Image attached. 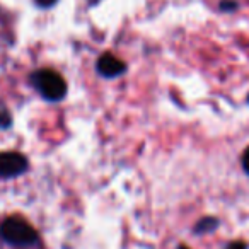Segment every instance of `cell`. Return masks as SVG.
Segmentation results:
<instances>
[{"label": "cell", "mask_w": 249, "mask_h": 249, "mask_svg": "<svg viewBox=\"0 0 249 249\" xmlns=\"http://www.w3.org/2000/svg\"><path fill=\"white\" fill-rule=\"evenodd\" d=\"M28 159L19 152H0V178L11 179L28 171Z\"/></svg>", "instance_id": "3957f363"}, {"label": "cell", "mask_w": 249, "mask_h": 249, "mask_svg": "<svg viewBox=\"0 0 249 249\" xmlns=\"http://www.w3.org/2000/svg\"><path fill=\"white\" fill-rule=\"evenodd\" d=\"M227 249H248V244L244 241H234L227 246Z\"/></svg>", "instance_id": "ba28073f"}, {"label": "cell", "mask_w": 249, "mask_h": 249, "mask_svg": "<svg viewBox=\"0 0 249 249\" xmlns=\"http://www.w3.org/2000/svg\"><path fill=\"white\" fill-rule=\"evenodd\" d=\"M96 70L104 79H114V77H120L126 72V63L121 62L118 56L111 55V53H104L97 58Z\"/></svg>", "instance_id": "277c9868"}, {"label": "cell", "mask_w": 249, "mask_h": 249, "mask_svg": "<svg viewBox=\"0 0 249 249\" xmlns=\"http://www.w3.org/2000/svg\"><path fill=\"white\" fill-rule=\"evenodd\" d=\"M241 162H242V169H244V173L249 176V147L244 150V154H242Z\"/></svg>", "instance_id": "8992f818"}, {"label": "cell", "mask_w": 249, "mask_h": 249, "mask_svg": "<svg viewBox=\"0 0 249 249\" xmlns=\"http://www.w3.org/2000/svg\"><path fill=\"white\" fill-rule=\"evenodd\" d=\"M31 82L35 89L45 97L46 101H62L67 96V82L58 72L52 69L36 70L31 75Z\"/></svg>", "instance_id": "7a4b0ae2"}, {"label": "cell", "mask_w": 249, "mask_h": 249, "mask_svg": "<svg viewBox=\"0 0 249 249\" xmlns=\"http://www.w3.org/2000/svg\"><path fill=\"white\" fill-rule=\"evenodd\" d=\"M220 225V222H218V218L215 217H205L201 218V220L196 222V225H195L193 232L198 235H203V234H208V232H213L215 229Z\"/></svg>", "instance_id": "5b68a950"}, {"label": "cell", "mask_w": 249, "mask_h": 249, "mask_svg": "<svg viewBox=\"0 0 249 249\" xmlns=\"http://www.w3.org/2000/svg\"><path fill=\"white\" fill-rule=\"evenodd\" d=\"M235 7H237L235 2H222V9H225V11H227V9H235Z\"/></svg>", "instance_id": "9c48e42d"}, {"label": "cell", "mask_w": 249, "mask_h": 249, "mask_svg": "<svg viewBox=\"0 0 249 249\" xmlns=\"http://www.w3.org/2000/svg\"><path fill=\"white\" fill-rule=\"evenodd\" d=\"M248 103H249V96H248Z\"/></svg>", "instance_id": "8fae6325"}, {"label": "cell", "mask_w": 249, "mask_h": 249, "mask_svg": "<svg viewBox=\"0 0 249 249\" xmlns=\"http://www.w3.org/2000/svg\"><path fill=\"white\" fill-rule=\"evenodd\" d=\"M0 239L14 248H31L38 244L39 235L26 218L12 215L0 224Z\"/></svg>", "instance_id": "6da1fadb"}, {"label": "cell", "mask_w": 249, "mask_h": 249, "mask_svg": "<svg viewBox=\"0 0 249 249\" xmlns=\"http://www.w3.org/2000/svg\"><path fill=\"white\" fill-rule=\"evenodd\" d=\"M178 249H190L188 246H184V244H181V246H178Z\"/></svg>", "instance_id": "30bf717a"}, {"label": "cell", "mask_w": 249, "mask_h": 249, "mask_svg": "<svg viewBox=\"0 0 249 249\" xmlns=\"http://www.w3.org/2000/svg\"><path fill=\"white\" fill-rule=\"evenodd\" d=\"M35 2H36V5H38V7L50 9V7H53V5H55L58 0H35Z\"/></svg>", "instance_id": "52a82bcc"}]
</instances>
